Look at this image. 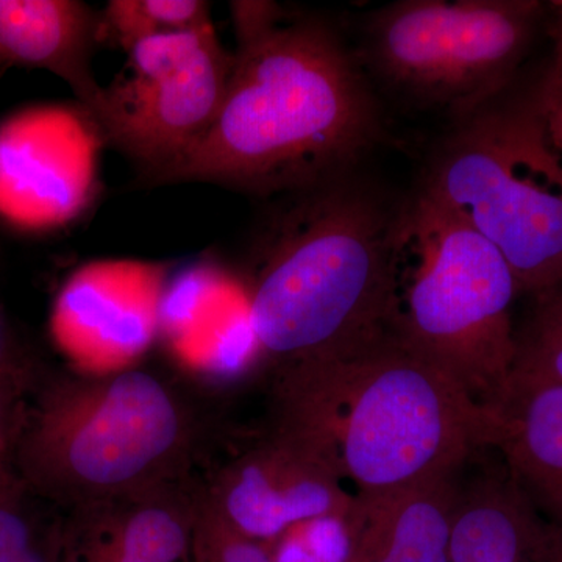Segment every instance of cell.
<instances>
[{"mask_svg":"<svg viewBox=\"0 0 562 562\" xmlns=\"http://www.w3.org/2000/svg\"><path fill=\"white\" fill-rule=\"evenodd\" d=\"M371 88L321 20L281 24L238 47L216 120L151 181H210L292 194L346 176L382 135Z\"/></svg>","mask_w":562,"mask_h":562,"instance_id":"obj_1","label":"cell"},{"mask_svg":"<svg viewBox=\"0 0 562 562\" xmlns=\"http://www.w3.org/2000/svg\"><path fill=\"white\" fill-rule=\"evenodd\" d=\"M276 430L308 447L357 497L449 479L492 449L494 416L390 333L341 357L283 366Z\"/></svg>","mask_w":562,"mask_h":562,"instance_id":"obj_2","label":"cell"},{"mask_svg":"<svg viewBox=\"0 0 562 562\" xmlns=\"http://www.w3.org/2000/svg\"><path fill=\"white\" fill-rule=\"evenodd\" d=\"M395 210L350 173L284 195L258 243L254 341L283 366L341 357L386 331Z\"/></svg>","mask_w":562,"mask_h":562,"instance_id":"obj_3","label":"cell"},{"mask_svg":"<svg viewBox=\"0 0 562 562\" xmlns=\"http://www.w3.org/2000/svg\"><path fill=\"white\" fill-rule=\"evenodd\" d=\"M198 443L199 422L172 384L127 369L47 383L11 452L25 490L83 513L176 486Z\"/></svg>","mask_w":562,"mask_h":562,"instance_id":"obj_4","label":"cell"},{"mask_svg":"<svg viewBox=\"0 0 562 562\" xmlns=\"http://www.w3.org/2000/svg\"><path fill=\"white\" fill-rule=\"evenodd\" d=\"M387 266L386 331L480 408H497L516 362L520 294L501 251L419 191L395 210Z\"/></svg>","mask_w":562,"mask_h":562,"instance_id":"obj_5","label":"cell"},{"mask_svg":"<svg viewBox=\"0 0 562 562\" xmlns=\"http://www.w3.org/2000/svg\"><path fill=\"white\" fill-rule=\"evenodd\" d=\"M420 192L501 251L520 294L562 283V155L535 94L514 102L498 95L457 120Z\"/></svg>","mask_w":562,"mask_h":562,"instance_id":"obj_6","label":"cell"},{"mask_svg":"<svg viewBox=\"0 0 562 562\" xmlns=\"http://www.w3.org/2000/svg\"><path fill=\"white\" fill-rule=\"evenodd\" d=\"M542 11L536 0H402L368 21V58L403 94L460 120L512 83Z\"/></svg>","mask_w":562,"mask_h":562,"instance_id":"obj_7","label":"cell"},{"mask_svg":"<svg viewBox=\"0 0 562 562\" xmlns=\"http://www.w3.org/2000/svg\"><path fill=\"white\" fill-rule=\"evenodd\" d=\"M127 54L131 72L105 88L101 131L151 177L216 120L235 55L222 49L213 25L150 36Z\"/></svg>","mask_w":562,"mask_h":562,"instance_id":"obj_8","label":"cell"},{"mask_svg":"<svg viewBox=\"0 0 562 562\" xmlns=\"http://www.w3.org/2000/svg\"><path fill=\"white\" fill-rule=\"evenodd\" d=\"M102 139L81 106H32L0 122V220L41 232L80 216L95 191Z\"/></svg>","mask_w":562,"mask_h":562,"instance_id":"obj_9","label":"cell"},{"mask_svg":"<svg viewBox=\"0 0 562 562\" xmlns=\"http://www.w3.org/2000/svg\"><path fill=\"white\" fill-rule=\"evenodd\" d=\"M205 497L233 528L258 542L299 525L349 522L358 502L316 453L279 430L225 465Z\"/></svg>","mask_w":562,"mask_h":562,"instance_id":"obj_10","label":"cell"},{"mask_svg":"<svg viewBox=\"0 0 562 562\" xmlns=\"http://www.w3.org/2000/svg\"><path fill=\"white\" fill-rule=\"evenodd\" d=\"M101 31V20L77 0H0V61L60 77L99 128L106 91L92 76L91 57Z\"/></svg>","mask_w":562,"mask_h":562,"instance_id":"obj_11","label":"cell"},{"mask_svg":"<svg viewBox=\"0 0 562 562\" xmlns=\"http://www.w3.org/2000/svg\"><path fill=\"white\" fill-rule=\"evenodd\" d=\"M491 413L492 449L543 519L562 522V384L512 380Z\"/></svg>","mask_w":562,"mask_h":562,"instance_id":"obj_12","label":"cell"},{"mask_svg":"<svg viewBox=\"0 0 562 562\" xmlns=\"http://www.w3.org/2000/svg\"><path fill=\"white\" fill-rule=\"evenodd\" d=\"M447 562H560V558L552 525L503 469L458 490Z\"/></svg>","mask_w":562,"mask_h":562,"instance_id":"obj_13","label":"cell"},{"mask_svg":"<svg viewBox=\"0 0 562 562\" xmlns=\"http://www.w3.org/2000/svg\"><path fill=\"white\" fill-rule=\"evenodd\" d=\"M457 492L449 476L383 497H357L339 562L449 561Z\"/></svg>","mask_w":562,"mask_h":562,"instance_id":"obj_14","label":"cell"},{"mask_svg":"<svg viewBox=\"0 0 562 562\" xmlns=\"http://www.w3.org/2000/svg\"><path fill=\"white\" fill-rule=\"evenodd\" d=\"M160 273L136 261H101L81 269L55 306L58 341H68L83 328H122L138 341L146 338L154 324Z\"/></svg>","mask_w":562,"mask_h":562,"instance_id":"obj_15","label":"cell"},{"mask_svg":"<svg viewBox=\"0 0 562 562\" xmlns=\"http://www.w3.org/2000/svg\"><path fill=\"white\" fill-rule=\"evenodd\" d=\"M20 480L0 490V562H66L68 528L47 524Z\"/></svg>","mask_w":562,"mask_h":562,"instance_id":"obj_16","label":"cell"},{"mask_svg":"<svg viewBox=\"0 0 562 562\" xmlns=\"http://www.w3.org/2000/svg\"><path fill=\"white\" fill-rule=\"evenodd\" d=\"M213 25L210 5L202 0H111L101 29L125 50L150 36L195 31Z\"/></svg>","mask_w":562,"mask_h":562,"instance_id":"obj_17","label":"cell"},{"mask_svg":"<svg viewBox=\"0 0 562 562\" xmlns=\"http://www.w3.org/2000/svg\"><path fill=\"white\" fill-rule=\"evenodd\" d=\"M536 297L530 324L517 336L512 380L562 384V283Z\"/></svg>","mask_w":562,"mask_h":562,"instance_id":"obj_18","label":"cell"},{"mask_svg":"<svg viewBox=\"0 0 562 562\" xmlns=\"http://www.w3.org/2000/svg\"><path fill=\"white\" fill-rule=\"evenodd\" d=\"M192 553L198 562H276L262 542L233 528L205 495L198 501Z\"/></svg>","mask_w":562,"mask_h":562,"instance_id":"obj_19","label":"cell"},{"mask_svg":"<svg viewBox=\"0 0 562 562\" xmlns=\"http://www.w3.org/2000/svg\"><path fill=\"white\" fill-rule=\"evenodd\" d=\"M553 54L550 68L547 70L535 94L538 109L541 111L547 135L554 149L562 155V2H553Z\"/></svg>","mask_w":562,"mask_h":562,"instance_id":"obj_20","label":"cell"},{"mask_svg":"<svg viewBox=\"0 0 562 562\" xmlns=\"http://www.w3.org/2000/svg\"><path fill=\"white\" fill-rule=\"evenodd\" d=\"M238 47L254 43L283 24L284 10L266 0H238L231 3Z\"/></svg>","mask_w":562,"mask_h":562,"instance_id":"obj_21","label":"cell"},{"mask_svg":"<svg viewBox=\"0 0 562 562\" xmlns=\"http://www.w3.org/2000/svg\"><path fill=\"white\" fill-rule=\"evenodd\" d=\"M22 383L0 382V458L13 446L24 409L20 406Z\"/></svg>","mask_w":562,"mask_h":562,"instance_id":"obj_22","label":"cell"},{"mask_svg":"<svg viewBox=\"0 0 562 562\" xmlns=\"http://www.w3.org/2000/svg\"><path fill=\"white\" fill-rule=\"evenodd\" d=\"M25 364L20 347L11 335L9 322L0 310V382L24 383Z\"/></svg>","mask_w":562,"mask_h":562,"instance_id":"obj_23","label":"cell"},{"mask_svg":"<svg viewBox=\"0 0 562 562\" xmlns=\"http://www.w3.org/2000/svg\"><path fill=\"white\" fill-rule=\"evenodd\" d=\"M14 480H18V476L7 468L5 458H0V490L7 486V484L14 482Z\"/></svg>","mask_w":562,"mask_h":562,"instance_id":"obj_24","label":"cell"}]
</instances>
